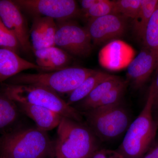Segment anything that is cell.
Segmentation results:
<instances>
[{
    "instance_id": "ac0fdd59",
    "label": "cell",
    "mask_w": 158,
    "mask_h": 158,
    "mask_svg": "<svg viewBox=\"0 0 158 158\" xmlns=\"http://www.w3.org/2000/svg\"><path fill=\"white\" fill-rule=\"evenodd\" d=\"M19 111L16 103L0 90V135L11 131L19 118Z\"/></svg>"
},
{
    "instance_id": "d6986e66",
    "label": "cell",
    "mask_w": 158,
    "mask_h": 158,
    "mask_svg": "<svg viewBox=\"0 0 158 158\" xmlns=\"http://www.w3.org/2000/svg\"><path fill=\"white\" fill-rule=\"evenodd\" d=\"M103 72L97 70L96 72L85 79L80 86L69 94L66 102L73 106L85 98L99 85L112 76Z\"/></svg>"
},
{
    "instance_id": "30bf717a",
    "label": "cell",
    "mask_w": 158,
    "mask_h": 158,
    "mask_svg": "<svg viewBox=\"0 0 158 158\" xmlns=\"http://www.w3.org/2000/svg\"><path fill=\"white\" fill-rule=\"evenodd\" d=\"M127 19L116 14L94 19L86 27L94 45H100L120 38L127 28Z\"/></svg>"
},
{
    "instance_id": "ffe728a7",
    "label": "cell",
    "mask_w": 158,
    "mask_h": 158,
    "mask_svg": "<svg viewBox=\"0 0 158 158\" xmlns=\"http://www.w3.org/2000/svg\"><path fill=\"white\" fill-rule=\"evenodd\" d=\"M158 3V0H141L139 11L133 19L132 28L136 37L141 40L148 24Z\"/></svg>"
},
{
    "instance_id": "52a82bcc",
    "label": "cell",
    "mask_w": 158,
    "mask_h": 158,
    "mask_svg": "<svg viewBox=\"0 0 158 158\" xmlns=\"http://www.w3.org/2000/svg\"><path fill=\"white\" fill-rule=\"evenodd\" d=\"M56 46L72 56L86 58L91 54L92 43L87 28L80 26L74 19L56 21Z\"/></svg>"
},
{
    "instance_id": "cb8c5ba5",
    "label": "cell",
    "mask_w": 158,
    "mask_h": 158,
    "mask_svg": "<svg viewBox=\"0 0 158 158\" xmlns=\"http://www.w3.org/2000/svg\"><path fill=\"white\" fill-rule=\"evenodd\" d=\"M0 48L6 49L19 54L20 45L15 34L10 31L0 19Z\"/></svg>"
},
{
    "instance_id": "277c9868",
    "label": "cell",
    "mask_w": 158,
    "mask_h": 158,
    "mask_svg": "<svg viewBox=\"0 0 158 158\" xmlns=\"http://www.w3.org/2000/svg\"><path fill=\"white\" fill-rule=\"evenodd\" d=\"M16 103H25L47 108L65 117L83 123L82 113L58 94L48 88L37 85L4 84L0 90Z\"/></svg>"
},
{
    "instance_id": "8fae6325",
    "label": "cell",
    "mask_w": 158,
    "mask_h": 158,
    "mask_svg": "<svg viewBox=\"0 0 158 158\" xmlns=\"http://www.w3.org/2000/svg\"><path fill=\"white\" fill-rule=\"evenodd\" d=\"M158 65L157 58L154 53L144 47L127 65V80L133 88H141Z\"/></svg>"
},
{
    "instance_id": "8992f818",
    "label": "cell",
    "mask_w": 158,
    "mask_h": 158,
    "mask_svg": "<svg viewBox=\"0 0 158 158\" xmlns=\"http://www.w3.org/2000/svg\"><path fill=\"white\" fill-rule=\"evenodd\" d=\"M81 113L86 125L98 140L103 141L118 138L126 132L132 123L129 112L122 101Z\"/></svg>"
},
{
    "instance_id": "5bb4252c",
    "label": "cell",
    "mask_w": 158,
    "mask_h": 158,
    "mask_svg": "<svg viewBox=\"0 0 158 158\" xmlns=\"http://www.w3.org/2000/svg\"><path fill=\"white\" fill-rule=\"evenodd\" d=\"M56 30V23L53 19L34 17L30 31L33 52L56 46L55 38Z\"/></svg>"
},
{
    "instance_id": "5b68a950",
    "label": "cell",
    "mask_w": 158,
    "mask_h": 158,
    "mask_svg": "<svg viewBox=\"0 0 158 158\" xmlns=\"http://www.w3.org/2000/svg\"><path fill=\"white\" fill-rule=\"evenodd\" d=\"M96 71L83 67H68L55 71L20 73L7 80V84L37 85L48 88L59 95L69 94Z\"/></svg>"
},
{
    "instance_id": "7402d4cb",
    "label": "cell",
    "mask_w": 158,
    "mask_h": 158,
    "mask_svg": "<svg viewBox=\"0 0 158 158\" xmlns=\"http://www.w3.org/2000/svg\"><path fill=\"white\" fill-rule=\"evenodd\" d=\"M111 14H115V2L109 0H98L97 2L81 17L89 22L98 18Z\"/></svg>"
},
{
    "instance_id": "d4e9b609",
    "label": "cell",
    "mask_w": 158,
    "mask_h": 158,
    "mask_svg": "<svg viewBox=\"0 0 158 158\" xmlns=\"http://www.w3.org/2000/svg\"><path fill=\"white\" fill-rule=\"evenodd\" d=\"M128 84L127 80H123L105 94L96 107L114 104L121 102Z\"/></svg>"
},
{
    "instance_id": "83f0119b",
    "label": "cell",
    "mask_w": 158,
    "mask_h": 158,
    "mask_svg": "<svg viewBox=\"0 0 158 158\" xmlns=\"http://www.w3.org/2000/svg\"><path fill=\"white\" fill-rule=\"evenodd\" d=\"M141 158H158V140H155L149 149Z\"/></svg>"
},
{
    "instance_id": "f546056e",
    "label": "cell",
    "mask_w": 158,
    "mask_h": 158,
    "mask_svg": "<svg viewBox=\"0 0 158 158\" xmlns=\"http://www.w3.org/2000/svg\"><path fill=\"white\" fill-rule=\"evenodd\" d=\"M153 116L158 126V110L153 111Z\"/></svg>"
},
{
    "instance_id": "e0dca14e",
    "label": "cell",
    "mask_w": 158,
    "mask_h": 158,
    "mask_svg": "<svg viewBox=\"0 0 158 158\" xmlns=\"http://www.w3.org/2000/svg\"><path fill=\"white\" fill-rule=\"evenodd\" d=\"M122 81L119 77L112 76L110 78L99 84L85 98L75 104L73 106L81 113L96 107L105 94Z\"/></svg>"
},
{
    "instance_id": "603a6c76",
    "label": "cell",
    "mask_w": 158,
    "mask_h": 158,
    "mask_svg": "<svg viewBox=\"0 0 158 158\" xmlns=\"http://www.w3.org/2000/svg\"><path fill=\"white\" fill-rule=\"evenodd\" d=\"M115 2V14L133 19L138 14L141 0H118Z\"/></svg>"
},
{
    "instance_id": "44dd1931",
    "label": "cell",
    "mask_w": 158,
    "mask_h": 158,
    "mask_svg": "<svg viewBox=\"0 0 158 158\" xmlns=\"http://www.w3.org/2000/svg\"><path fill=\"white\" fill-rule=\"evenodd\" d=\"M142 41L144 47L154 53L158 61V3L148 24Z\"/></svg>"
},
{
    "instance_id": "484cf974",
    "label": "cell",
    "mask_w": 158,
    "mask_h": 158,
    "mask_svg": "<svg viewBox=\"0 0 158 158\" xmlns=\"http://www.w3.org/2000/svg\"><path fill=\"white\" fill-rule=\"evenodd\" d=\"M120 156L117 152L101 149L95 152L91 158H118Z\"/></svg>"
},
{
    "instance_id": "7c38bea8",
    "label": "cell",
    "mask_w": 158,
    "mask_h": 158,
    "mask_svg": "<svg viewBox=\"0 0 158 158\" xmlns=\"http://www.w3.org/2000/svg\"><path fill=\"white\" fill-rule=\"evenodd\" d=\"M134 51L123 41L115 40L108 43L99 53L101 65L110 70H118L127 66L132 60Z\"/></svg>"
},
{
    "instance_id": "9a60e30c",
    "label": "cell",
    "mask_w": 158,
    "mask_h": 158,
    "mask_svg": "<svg viewBox=\"0 0 158 158\" xmlns=\"http://www.w3.org/2000/svg\"><path fill=\"white\" fill-rule=\"evenodd\" d=\"M30 69L40 71L37 64L23 59L13 51L0 48V83Z\"/></svg>"
},
{
    "instance_id": "1f68e13d",
    "label": "cell",
    "mask_w": 158,
    "mask_h": 158,
    "mask_svg": "<svg viewBox=\"0 0 158 158\" xmlns=\"http://www.w3.org/2000/svg\"><path fill=\"white\" fill-rule=\"evenodd\" d=\"M118 158H123L120 155V156H119V157H118Z\"/></svg>"
},
{
    "instance_id": "9c48e42d",
    "label": "cell",
    "mask_w": 158,
    "mask_h": 158,
    "mask_svg": "<svg viewBox=\"0 0 158 158\" xmlns=\"http://www.w3.org/2000/svg\"><path fill=\"white\" fill-rule=\"evenodd\" d=\"M21 9L14 1L0 0V19L16 36L21 51L26 54L33 51L30 32Z\"/></svg>"
},
{
    "instance_id": "4316f807",
    "label": "cell",
    "mask_w": 158,
    "mask_h": 158,
    "mask_svg": "<svg viewBox=\"0 0 158 158\" xmlns=\"http://www.w3.org/2000/svg\"><path fill=\"white\" fill-rule=\"evenodd\" d=\"M157 71L155 78L152 83L151 86L153 92V111L158 110V66Z\"/></svg>"
},
{
    "instance_id": "4dcf8cb0",
    "label": "cell",
    "mask_w": 158,
    "mask_h": 158,
    "mask_svg": "<svg viewBox=\"0 0 158 158\" xmlns=\"http://www.w3.org/2000/svg\"><path fill=\"white\" fill-rule=\"evenodd\" d=\"M0 158H7L6 157L4 156H0Z\"/></svg>"
},
{
    "instance_id": "ba28073f",
    "label": "cell",
    "mask_w": 158,
    "mask_h": 158,
    "mask_svg": "<svg viewBox=\"0 0 158 158\" xmlns=\"http://www.w3.org/2000/svg\"><path fill=\"white\" fill-rule=\"evenodd\" d=\"M22 11L35 17L50 18L56 21L81 17V9L74 0H14Z\"/></svg>"
},
{
    "instance_id": "2e32d148",
    "label": "cell",
    "mask_w": 158,
    "mask_h": 158,
    "mask_svg": "<svg viewBox=\"0 0 158 158\" xmlns=\"http://www.w3.org/2000/svg\"><path fill=\"white\" fill-rule=\"evenodd\" d=\"M16 104L20 111L31 118L36 123L37 128L44 131L58 127L63 117L47 108L27 104Z\"/></svg>"
},
{
    "instance_id": "7a4b0ae2",
    "label": "cell",
    "mask_w": 158,
    "mask_h": 158,
    "mask_svg": "<svg viewBox=\"0 0 158 158\" xmlns=\"http://www.w3.org/2000/svg\"><path fill=\"white\" fill-rule=\"evenodd\" d=\"M57 128L56 158H91L99 150L98 139L86 123L62 117Z\"/></svg>"
},
{
    "instance_id": "6da1fadb",
    "label": "cell",
    "mask_w": 158,
    "mask_h": 158,
    "mask_svg": "<svg viewBox=\"0 0 158 158\" xmlns=\"http://www.w3.org/2000/svg\"><path fill=\"white\" fill-rule=\"evenodd\" d=\"M0 153L7 158H48L55 156L54 143L37 128L13 130L0 137Z\"/></svg>"
},
{
    "instance_id": "3957f363",
    "label": "cell",
    "mask_w": 158,
    "mask_h": 158,
    "mask_svg": "<svg viewBox=\"0 0 158 158\" xmlns=\"http://www.w3.org/2000/svg\"><path fill=\"white\" fill-rule=\"evenodd\" d=\"M153 92L150 87L141 113L132 122L117 152L123 158H141L156 140L158 126L153 116Z\"/></svg>"
},
{
    "instance_id": "f1b7e54d",
    "label": "cell",
    "mask_w": 158,
    "mask_h": 158,
    "mask_svg": "<svg viewBox=\"0 0 158 158\" xmlns=\"http://www.w3.org/2000/svg\"><path fill=\"white\" fill-rule=\"evenodd\" d=\"M97 1L98 0H82V1H79V3H80V5L81 6V8H80V9H81V15L88 11L97 2Z\"/></svg>"
},
{
    "instance_id": "4fadbf2b",
    "label": "cell",
    "mask_w": 158,
    "mask_h": 158,
    "mask_svg": "<svg viewBox=\"0 0 158 158\" xmlns=\"http://www.w3.org/2000/svg\"><path fill=\"white\" fill-rule=\"evenodd\" d=\"M33 52L40 72L55 71L67 68L72 61V56L56 46Z\"/></svg>"
}]
</instances>
